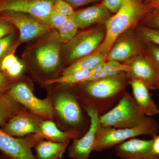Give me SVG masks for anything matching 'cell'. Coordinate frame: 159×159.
Returning <instances> with one entry per match:
<instances>
[{"label": "cell", "instance_id": "cell-1", "mask_svg": "<svg viewBox=\"0 0 159 159\" xmlns=\"http://www.w3.org/2000/svg\"><path fill=\"white\" fill-rule=\"evenodd\" d=\"M62 44L55 29L26 43L20 60L30 77L41 87L44 88L48 80L60 76L65 68Z\"/></svg>", "mask_w": 159, "mask_h": 159}, {"label": "cell", "instance_id": "cell-2", "mask_svg": "<svg viewBox=\"0 0 159 159\" xmlns=\"http://www.w3.org/2000/svg\"><path fill=\"white\" fill-rule=\"evenodd\" d=\"M45 88L53 108L54 121L57 126L63 131L84 134L87 131L88 122L73 86L53 84Z\"/></svg>", "mask_w": 159, "mask_h": 159}, {"label": "cell", "instance_id": "cell-3", "mask_svg": "<svg viewBox=\"0 0 159 159\" xmlns=\"http://www.w3.org/2000/svg\"><path fill=\"white\" fill-rule=\"evenodd\" d=\"M146 11L142 0H125L119 10L104 22L105 37L98 49L107 54L119 36L136 24Z\"/></svg>", "mask_w": 159, "mask_h": 159}, {"label": "cell", "instance_id": "cell-4", "mask_svg": "<svg viewBox=\"0 0 159 159\" xmlns=\"http://www.w3.org/2000/svg\"><path fill=\"white\" fill-rule=\"evenodd\" d=\"M151 118L142 112L133 97L128 93L124 94L113 108L99 117L102 126L117 129L135 128Z\"/></svg>", "mask_w": 159, "mask_h": 159}, {"label": "cell", "instance_id": "cell-5", "mask_svg": "<svg viewBox=\"0 0 159 159\" xmlns=\"http://www.w3.org/2000/svg\"><path fill=\"white\" fill-rule=\"evenodd\" d=\"M32 80L23 75L16 79L6 91L10 96L26 109L45 120L54 121L53 108L48 97L38 98L33 92Z\"/></svg>", "mask_w": 159, "mask_h": 159}, {"label": "cell", "instance_id": "cell-6", "mask_svg": "<svg viewBox=\"0 0 159 159\" xmlns=\"http://www.w3.org/2000/svg\"><path fill=\"white\" fill-rule=\"evenodd\" d=\"M159 128L157 123L152 118L135 128L117 129L100 125L97 131L93 151H103L142 135L153 138L158 134Z\"/></svg>", "mask_w": 159, "mask_h": 159}, {"label": "cell", "instance_id": "cell-7", "mask_svg": "<svg viewBox=\"0 0 159 159\" xmlns=\"http://www.w3.org/2000/svg\"><path fill=\"white\" fill-rule=\"evenodd\" d=\"M105 34V27L87 29L77 33L66 43L63 44L65 68L97 50L104 41Z\"/></svg>", "mask_w": 159, "mask_h": 159}, {"label": "cell", "instance_id": "cell-8", "mask_svg": "<svg viewBox=\"0 0 159 159\" xmlns=\"http://www.w3.org/2000/svg\"><path fill=\"white\" fill-rule=\"evenodd\" d=\"M124 73L72 86L80 100L94 103L113 98L122 90L125 84Z\"/></svg>", "mask_w": 159, "mask_h": 159}, {"label": "cell", "instance_id": "cell-9", "mask_svg": "<svg viewBox=\"0 0 159 159\" xmlns=\"http://www.w3.org/2000/svg\"><path fill=\"white\" fill-rule=\"evenodd\" d=\"M80 102L89 118V126L83 135L73 140L68 148V156L72 159H89L93 151L97 131L101 125L100 116L99 109L95 104L83 100Z\"/></svg>", "mask_w": 159, "mask_h": 159}, {"label": "cell", "instance_id": "cell-10", "mask_svg": "<svg viewBox=\"0 0 159 159\" xmlns=\"http://www.w3.org/2000/svg\"><path fill=\"white\" fill-rule=\"evenodd\" d=\"M0 20L9 22L17 29L19 34V42L20 45L27 43L53 29L31 15L20 11L0 12Z\"/></svg>", "mask_w": 159, "mask_h": 159}, {"label": "cell", "instance_id": "cell-11", "mask_svg": "<svg viewBox=\"0 0 159 159\" xmlns=\"http://www.w3.org/2000/svg\"><path fill=\"white\" fill-rule=\"evenodd\" d=\"M42 139L39 133L22 138L13 137L0 127V151L13 159H37L31 149Z\"/></svg>", "mask_w": 159, "mask_h": 159}, {"label": "cell", "instance_id": "cell-12", "mask_svg": "<svg viewBox=\"0 0 159 159\" xmlns=\"http://www.w3.org/2000/svg\"><path fill=\"white\" fill-rule=\"evenodd\" d=\"M56 0H0V12L16 11L28 13L47 25ZM48 26V25H47Z\"/></svg>", "mask_w": 159, "mask_h": 159}, {"label": "cell", "instance_id": "cell-13", "mask_svg": "<svg viewBox=\"0 0 159 159\" xmlns=\"http://www.w3.org/2000/svg\"><path fill=\"white\" fill-rule=\"evenodd\" d=\"M43 120L25 108L9 119L1 129L10 135L22 138L31 134L39 133Z\"/></svg>", "mask_w": 159, "mask_h": 159}, {"label": "cell", "instance_id": "cell-14", "mask_svg": "<svg viewBox=\"0 0 159 159\" xmlns=\"http://www.w3.org/2000/svg\"><path fill=\"white\" fill-rule=\"evenodd\" d=\"M153 140L129 139L116 146V154L120 159H159L152 150Z\"/></svg>", "mask_w": 159, "mask_h": 159}, {"label": "cell", "instance_id": "cell-15", "mask_svg": "<svg viewBox=\"0 0 159 159\" xmlns=\"http://www.w3.org/2000/svg\"><path fill=\"white\" fill-rule=\"evenodd\" d=\"M129 65L131 78L141 80L149 89L159 90V71L149 58H138Z\"/></svg>", "mask_w": 159, "mask_h": 159}, {"label": "cell", "instance_id": "cell-16", "mask_svg": "<svg viewBox=\"0 0 159 159\" xmlns=\"http://www.w3.org/2000/svg\"><path fill=\"white\" fill-rule=\"evenodd\" d=\"M129 84L133 97L142 112L151 117L159 114L158 106L152 97L147 85L141 80L134 78H131Z\"/></svg>", "mask_w": 159, "mask_h": 159}, {"label": "cell", "instance_id": "cell-17", "mask_svg": "<svg viewBox=\"0 0 159 159\" xmlns=\"http://www.w3.org/2000/svg\"><path fill=\"white\" fill-rule=\"evenodd\" d=\"M110 12L102 3L75 11L71 18L79 29H84L94 24L105 22L111 17Z\"/></svg>", "mask_w": 159, "mask_h": 159}, {"label": "cell", "instance_id": "cell-18", "mask_svg": "<svg viewBox=\"0 0 159 159\" xmlns=\"http://www.w3.org/2000/svg\"><path fill=\"white\" fill-rule=\"evenodd\" d=\"M39 134L44 139L69 144L71 140L80 138L83 135L78 132L61 130L54 121L45 119L43 120L41 124Z\"/></svg>", "mask_w": 159, "mask_h": 159}, {"label": "cell", "instance_id": "cell-19", "mask_svg": "<svg viewBox=\"0 0 159 159\" xmlns=\"http://www.w3.org/2000/svg\"><path fill=\"white\" fill-rule=\"evenodd\" d=\"M140 47L136 42L129 39H122L113 45L107 54L106 61H122L139 54Z\"/></svg>", "mask_w": 159, "mask_h": 159}, {"label": "cell", "instance_id": "cell-20", "mask_svg": "<svg viewBox=\"0 0 159 159\" xmlns=\"http://www.w3.org/2000/svg\"><path fill=\"white\" fill-rule=\"evenodd\" d=\"M69 144L42 139L34 147L35 156L37 159H61Z\"/></svg>", "mask_w": 159, "mask_h": 159}, {"label": "cell", "instance_id": "cell-21", "mask_svg": "<svg viewBox=\"0 0 159 159\" xmlns=\"http://www.w3.org/2000/svg\"><path fill=\"white\" fill-rule=\"evenodd\" d=\"M107 54L97 48L91 54L80 58L64 69L61 75H66L78 71L91 70L101 61H106Z\"/></svg>", "mask_w": 159, "mask_h": 159}, {"label": "cell", "instance_id": "cell-22", "mask_svg": "<svg viewBox=\"0 0 159 159\" xmlns=\"http://www.w3.org/2000/svg\"><path fill=\"white\" fill-rule=\"evenodd\" d=\"M24 108L7 92L0 93V127H3L9 119Z\"/></svg>", "mask_w": 159, "mask_h": 159}, {"label": "cell", "instance_id": "cell-23", "mask_svg": "<svg viewBox=\"0 0 159 159\" xmlns=\"http://www.w3.org/2000/svg\"><path fill=\"white\" fill-rule=\"evenodd\" d=\"M91 73V70L78 71L66 75H61L55 79L51 80L46 82L44 88L53 84H66L74 85L84 82L88 76Z\"/></svg>", "mask_w": 159, "mask_h": 159}, {"label": "cell", "instance_id": "cell-24", "mask_svg": "<svg viewBox=\"0 0 159 159\" xmlns=\"http://www.w3.org/2000/svg\"><path fill=\"white\" fill-rule=\"evenodd\" d=\"M19 34L17 29L0 40V65L4 57L11 52L16 51L20 45Z\"/></svg>", "mask_w": 159, "mask_h": 159}, {"label": "cell", "instance_id": "cell-25", "mask_svg": "<svg viewBox=\"0 0 159 159\" xmlns=\"http://www.w3.org/2000/svg\"><path fill=\"white\" fill-rule=\"evenodd\" d=\"M79 27L72 19L69 18L58 30L60 38L63 44L71 40L78 33Z\"/></svg>", "mask_w": 159, "mask_h": 159}, {"label": "cell", "instance_id": "cell-26", "mask_svg": "<svg viewBox=\"0 0 159 159\" xmlns=\"http://www.w3.org/2000/svg\"><path fill=\"white\" fill-rule=\"evenodd\" d=\"M131 70L129 65L120 63L116 61L108 60L106 61L103 71L109 77L120 73H129Z\"/></svg>", "mask_w": 159, "mask_h": 159}, {"label": "cell", "instance_id": "cell-27", "mask_svg": "<svg viewBox=\"0 0 159 159\" xmlns=\"http://www.w3.org/2000/svg\"><path fill=\"white\" fill-rule=\"evenodd\" d=\"M69 18L53 9L49 15L47 25L51 29L57 30Z\"/></svg>", "mask_w": 159, "mask_h": 159}, {"label": "cell", "instance_id": "cell-28", "mask_svg": "<svg viewBox=\"0 0 159 159\" xmlns=\"http://www.w3.org/2000/svg\"><path fill=\"white\" fill-rule=\"evenodd\" d=\"M140 33L147 42L152 43L159 48V29L142 27Z\"/></svg>", "mask_w": 159, "mask_h": 159}, {"label": "cell", "instance_id": "cell-29", "mask_svg": "<svg viewBox=\"0 0 159 159\" xmlns=\"http://www.w3.org/2000/svg\"><path fill=\"white\" fill-rule=\"evenodd\" d=\"M53 9L69 18L72 17L75 12L74 8L65 0H56Z\"/></svg>", "mask_w": 159, "mask_h": 159}, {"label": "cell", "instance_id": "cell-30", "mask_svg": "<svg viewBox=\"0 0 159 159\" xmlns=\"http://www.w3.org/2000/svg\"><path fill=\"white\" fill-rule=\"evenodd\" d=\"M16 51L11 52L4 57L0 65V70L6 72L18 61L19 59L15 55Z\"/></svg>", "mask_w": 159, "mask_h": 159}, {"label": "cell", "instance_id": "cell-31", "mask_svg": "<svg viewBox=\"0 0 159 159\" xmlns=\"http://www.w3.org/2000/svg\"><path fill=\"white\" fill-rule=\"evenodd\" d=\"M15 80L0 70V93L6 92Z\"/></svg>", "mask_w": 159, "mask_h": 159}, {"label": "cell", "instance_id": "cell-32", "mask_svg": "<svg viewBox=\"0 0 159 159\" xmlns=\"http://www.w3.org/2000/svg\"><path fill=\"white\" fill-rule=\"evenodd\" d=\"M125 0H102V4L111 12L116 13Z\"/></svg>", "mask_w": 159, "mask_h": 159}, {"label": "cell", "instance_id": "cell-33", "mask_svg": "<svg viewBox=\"0 0 159 159\" xmlns=\"http://www.w3.org/2000/svg\"><path fill=\"white\" fill-rule=\"evenodd\" d=\"M16 29L11 23L0 20V40Z\"/></svg>", "mask_w": 159, "mask_h": 159}, {"label": "cell", "instance_id": "cell-34", "mask_svg": "<svg viewBox=\"0 0 159 159\" xmlns=\"http://www.w3.org/2000/svg\"><path fill=\"white\" fill-rule=\"evenodd\" d=\"M149 49L151 56L149 58L159 71V48L152 45Z\"/></svg>", "mask_w": 159, "mask_h": 159}, {"label": "cell", "instance_id": "cell-35", "mask_svg": "<svg viewBox=\"0 0 159 159\" xmlns=\"http://www.w3.org/2000/svg\"><path fill=\"white\" fill-rule=\"evenodd\" d=\"M70 4L74 9L79 8L84 6H87L99 1L102 0H65Z\"/></svg>", "mask_w": 159, "mask_h": 159}, {"label": "cell", "instance_id": "cell-36", "mask_svg": "<svg viewBox=\"0 0 159 159\" xmlns=\"http://www.w3.org/2000/svg\"><path fill=\"white\" fill-rule=\"evenodd\" d=\"M146 10L159 9V0H146L144 3Z\"/></svg>", "mask_w": 159, "mask_h": 159}, {"label": "cell", "instance_id": "cell-37", "mask_svg": "<svg viewBox=\"0 0 159 159\" xmlns=\"http://www.w3.org/2000/svg\"><path fill=\"white\" fill-rule=\"evenodd\" d=\"M155 13L149 21V24L152 27L159 29V11H156Z\"/></svg>", "mask_w": 159, "mask_h": 159}, {"label": "cell", "instance_id": "cell-38", "mask_svg": "<svg viewBox=\"0 0 159 159\" xmlns=\"http://www.w3.org/2000/svg\"><path fill=\"white\" fill-rule=\"evenodd\" d=\"M153 139L152 150L155 153L159 155V134L153 137Z\"/></svg>", "mask_w": 159, "mask_h": 159}, {"label": "cell", "instance_id": "cell-39", "mask_svg": "<svg viewBox=\"0 0 159 159\" xmlns=\"http://www.w3.org/2000/svg\"><path fill=\"white\" fill-rule=\"evenodd\" d=\"M106 61H101L98 64L95 66V67L91 70L92 73H96V72H100L103 71L106 63Z\"/></svg>", "mask_w": 159, "mask_h": 159}, {"label": "cell", "instance_id": "cell-40", "mask_svg": "<svg viewBox=\"0 0 159 159\" xmlns=\"http://www.w3.org/2000/svg\"><path fill=\"white\" fill-rule=\"evenodd\" d=\"M0 159H13L10 157L7 156L5 154H2V155L0 156Z\"/></svg>", "mask_w": 159, "mask_h": 159}, {"label": "cell", "instance_id": "cell-41", "mask_svg": "<svg viewBox=\"0 0 159 159\" xmlns=\"http://www.w3.org/2000/svg\"><path fill=\"white\" fill-rule=\"evenodd\" d=\"M155 11H159V9H158V10H155Z\"/></svg>", "mask_w": 159, "mask_h": 159}]
</instances>
